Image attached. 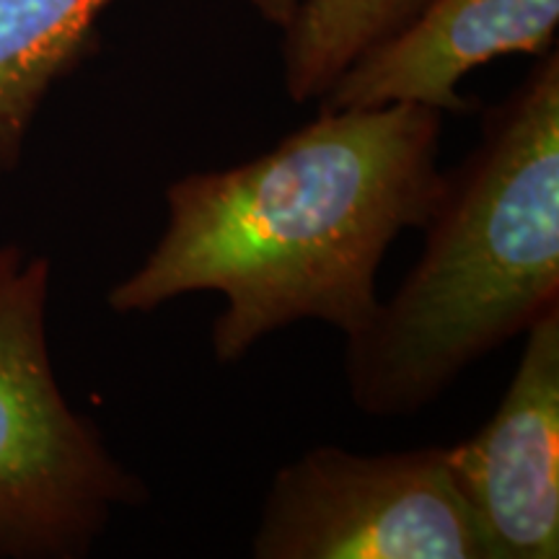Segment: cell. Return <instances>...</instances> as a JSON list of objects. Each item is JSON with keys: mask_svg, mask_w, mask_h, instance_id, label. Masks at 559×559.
Wrapping results in <instances>:
<instances>
[{"mask_svg": "<svg viewBox=\"0 0 559 559\" xmlns=\"http://www.w3.org/2000/svg\"><path fill=\"white\" fill-rule=\"evenodd\" d=\"M559 0H425L386 39L362 52L324 96L330 109L419 104L459 115V83L506 55H544Z\"/></svg>", "mask_w": 559, "mask_h": 559, "instance_id": "8992f818", "label": "cell"}, {"mask_svg": "<svg viewBox=\"0 0 559 559\" xmlns=\"http://www.w3.org/2000/svg\"><path fill=\"white\" fill-rule=\"evenodd\" d=\"M257 559H487L449 445L353 453L317 445L277 469Z\"/></svg>", "mask_w": 559, "mask_h": 559, "instance_id": "277c9868", "label": "cell"}, {"mask_svg": "<svg viewBox=\"0 0 559 559\" xmlns=\"http://www.w3.org/2000/svg\"><path fill=\"white\" fill-rule=\"evenodd\" d=\"M523 337L495 415L469 440L449 445L487 559L559 557V309Z\"/></svg>", "mask_w": 559, "mask_h": 559, "instance_id": "5b68a950", "label": "cell"}, {"mask_svg": "<svg viewBox=\"0 0 559 559\" xmlns=\"http://www.w3.org/2000/svg\"><path fill=\"white\" fill-rule=\"evenodd\" d=\"M425 0H304L285 26V88L293 102L324 99L340 75L386 39Z\"/></svg>", "mask_w": 559, "mask_h": 559, "instance_id": "ba28073f", "label": "cell"}, {"mask_svg": "<svg viewBox=\"0 0 559 559\" xmlns=\"http://www.w3.org/2000/svg\"><path fill=\"white\" fill-rule=\"evenodd\" d=\"M115 0H0V174L24 156L32 122Z\"/></svg>", "mask_w": 559, "mask_h": 559, "instance_id": "52a82bcc", "label": "cell"}, {"mask_svg": "<svg viewBox=\"0 0 559 559\" xmlns=\"http://www.w3.org/2000/svg\"><path fill=\"white\" fill-rule=\"evenodd\" d=\"M425 249L366 330L345 379L373 417L425 409L479 358L559 309V58L485 117L481 140L443 174Z\"/></svg>", "mask_w": 559, "mask_h": 559, "instance_id": "7a4b0ae2", "label": "cell"}, {"mask_svg": "<svg viewBox=\"0 0 559 559\" xmlns=\"http://www.w3.org/2000/svg\"><path fill=\"white\" fill-rule=\"evenodd\" d=\"M440 124L419 104L324 107L262 156L174 179L164 234L109 290V309L151 313L221 293L210 342L223 366L296 321L353 337L379 311L389 247L436 207Z\"/></svg>", "mask_w": 559, "mask_h": 559, "instance_id": "6da1fadb", "label": "cell"}, {"mask_svg": "<svg viewBox=\"0 0 559 559\" xmlns=\"http://www.w3.org/2000/svg\"><path fill=\"white\" fill-rule=\"evenodd\" d=\"M50 285L47 257L0 247V557L11 559L88 555L117 510L148 500L145 481L62 394Z\"/></svg>", "mask_w": 559, "mask_h": 559, "instance_id": "3957f363", "label": "cell"}, {"mask_svg": "<svg viewBox=\"0 0 559 559\" xmlns=\"http://www.w3.org/2000/svg\"><path fill=\"white\" fill-rule=\"evenodd\" d=\"M300 3H304V0H254L257 11H260L267 21H272V24H277L280 29H285V26L290 24Z\"/></svg>", "mask_w": 559, "mask_h": 559, "instance_id": "9c48e42d", "label": "cell"}]
</instances>
